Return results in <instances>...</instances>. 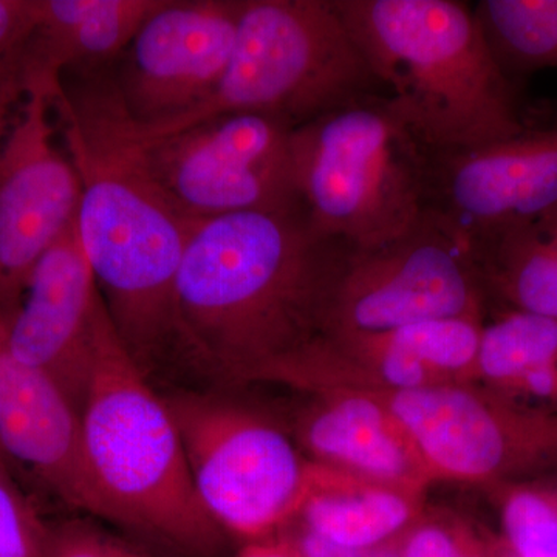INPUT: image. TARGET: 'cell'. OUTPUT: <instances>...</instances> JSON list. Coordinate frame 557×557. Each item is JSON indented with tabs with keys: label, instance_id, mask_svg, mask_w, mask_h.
<instances>
[{
	"label": "cell",
	"instance_id": "1",
	"mask_svg": "<svg viewBox=\"0 0 557 557\" xmlns=\"http://www.w3.org/2000/svg\"><path fill=\"white\" fill-rule=\"evenodd\" d=\"M351 249L302 207L200 220L175 287L182 361L234 386L310 343Z\"/></svg>",
	"mask_w": 557,
	"mask_h": 557
},
{
	"label": "cell",
	"instance_id": "2",
	"mask_svg": "<svg viewBox=\"0 0 557 557\" xmlns=\"http://www.w3.org/2000/svg\"><path fill=\"white\" fill-rule=\"evenodd\" d=\"M65 150L83 197L78 230L110 321L148 375L182 359L175 287L194 220L143 171L121 137L104 81L54 91Z\"/></svg>",
	"mask_w": 557,
	"mask_h": 557
},
{
	"label": "cell",
	"instance_id": "3",
	"mask_svg": "<svg viewBox=\"0 0 557 557\" xmlns=\"http://www.w3.org/2000/svg\"><path fill=\"white\" fill-rule=\"evenodd\" d=\"M388 106L431 153L518 134L530 106L457 0H335Z\"/></svg>",
	"mask_w": 557,
	"mask_h": 557
},
{
	"label": "cell",
	"instance_id": "4",
	"mask_svg": "<svg viewBox=\"0 0 557 557\" xmlns=\"http://www.w3.org/2000/svg\"><path fill=\"white\" fill-rule=\"evenodd\" d=\"M148 379L102 302L81 408L91 483L108 522L183 557H214L225 533L201 505L177 424Z\"/></svg>",
	"mask_w": 557,
	"mask_h": 557
},
{
	"label": "cell",
	"instance_id": "5",
	"mask_svg": "<svg viewBox=\"0 0 557 557\" xmlns=\"http://www.w3.org/2000/svg\"><path fill=\"white\" fill-rule=\"evenodd\" d=\"M386 95L335 0H244L236 46L215 89L177 119L139 126L116 104L127 137L185 129L223 113H260L298 127L348 102Z\"/></svg>",
	"mask_w": 557,
	"mask_h": 557
},
{
	"label": "cell",
	"instance_id": "6",
	"mask_svg": "<svg viewBox=\"0 0 557 557\" xmlns=\"http://www.w3.org/2000/svg\"><path fill=\"white\" fill-rule=\"evenodd\" d=\"M296 189L310 228L369 249L395 239L428 209L431 152L386 95L348 102L293 129Z\"/></svg>",
	"mask_w": 557,
	"mask_h": 557
},
{
	"label": "cell",
	"instance_id": "7",
	"mask_svg": "<svg viewBox=\"0 0 557 557\" xmlns=\"http://www.w3.org/2000/svg\"><path fill=\"white\" fill-rule=\"evenodd\" d=\"M163 397L201 505L244 545L284 533L327 479L288 429L244 403L197 391Z\"/></svg>",
	"mask_w": 557,
	"mask_h": 557
},
{
	"label": "cell",
	"instance_id": "8",
	"mask_svg": "<svg viewBox=\"0 0 557 557\" xmlns=\"http://www.w3.org/2000/svg\"><path fill=\"white\" fill-rule=\"evenodd\" d=\"M113 120L143 171L188 218L302 207L296 189L295 127L260 113H223L160 137L135 139L121 129L109 83Z\"/></svg>",
	"mask_w": 557,
	"mask_h": 557
},
{
	"label": "cell",
	"instance_id": "9",
	"mask_svg": "<svg viewBox=\"0 0 557 557\" xmlns=\"http://www.w3.org/2000/svg\"><path fill=\"white\" fill-rule=\"evenodd\" d=\"M486 299L471 245L426 209L395 239L351 249L322 333L387 332L443 319L483 322Z\"/></svg>",
	"mask_w": 557,
	"mask_h": 557
},
{
	"label": "cell",
	"instance_id": "10",
	"mask_svg": "<svg viewBox=\"0 0 557 557\" xmlns=\"http://www.w3.org/2000/svg\"><path fill=\"white\" fill-rule=\"evenodd\" d=\"M373 394L401 421L435 482L494 491L557 469V413L475 381Z\"/></svg>",
	"mask_w": 557,
	"mask_h": 557
},
{
	"label": "cell",
	"instance_id": "11",
	"mask_svg": "<svg viewBox=\"0 0 557 557\" xmlns=\"http://www.w3.org/2000/svg\"><path fill=\"white\" fill-rule=\"evenodd\" d=\"M61 78L25 67V94L0 146V314L20 307L28 278L78 219L83 185L53 123Z\"/></svg>",
	"mask_w": 557,
	"mask_h": 557
},
{
	"label": "cell",
	"instance_id": "12",
	"mask_svg": "<svg viewBox=\"0 0 557 557\" xmlns=\"http://www.w3.org/2000/svg\"><path fill=\"white\" fill-rule=\"evenodd\" d=\"M483 322L443 319L387 332L321 333L249 383L319 392H399L474 380Z\"/></svg>",
	"mask_w": 557,
	"mask_h": 557
},
{
	"label": "cell",
	"instance_id": "13",
	"mask_svg": "<svg viewBox=\"0 0 557 557\" xmlns=\"http://www.w3.org/2000/svg\"><path fill=\"white\" fill-rule=\"evenodd\" d=\"M244 0H163L109 81L132 123L177 119L215 89L236 46Z\"/></svg>",
	"mask_w": 557,
	"mask_h": 557
},
{
	"label": "cell",
	"instance_id": "14",
	"mask_svg": "<svg viewBox=\"0 0 557 557\" xmlns=\"http://www.w3.org/2000/svg\"><path fill=\"white\" fill-rule=\"evenodd\" d=\"M557 203V110H528L518 134L480 148L431 153L428 209L469 245Z\"/></svg>",
	"mask_w": 557,
	"mask_h": 557
},
{
	"label": "cell",
	"instance_id": "15",
	"mask_svg": "<svg viewBox=\"0 0 557 557\" xmlns=\"http://www.w3.org/2000/svg\"><path fill=\"white\" fill-rule=\"evenodd\" d=\"M101 304L76 219L40 258L20 307L3 318L14 358L49 376L79 413L89 386Z\"/></svg>",
	"mask_w": 557,
	"mask_h": 557
},
{
	"label": "cell",
	"instance_id": "16",
	"mask_svg": "<svg viewBox=\"0 0 557 557\" xmlns=\"http://www.w3.org/2000/svg\"><path fill=\"white\" fill-rule=\"evenodd\" d=\"M0 448L65 507L108 522L84 457L79 410L49 376L14 358L2 314Z\"/></svg>",
	"mask_w": 557,
	"mask_h": 557
},
{
	"label": "cell",
	"instance_id": "17",
	"mask_svg": "<svg viewBox=\"0 0 557 557\" xmlns=\"http://www.w3.org/2000/svg\"><path fill=\"white\" fill-rule=\"evenodd\" d=\"M307 397L288 432L311 461L418 494L434 485L416 443L379 395L332 391Z\"/></svg>",
	"mask_w": 557,
	"mask_h": 557
},
{
	"label": "cell",
	"instance_id": "18",
	"mask_svg": "<svg viewBox=\"0 0 557 557\" xmlns=\"http://www.w3.org/2000/svg\"><path fill=\"white\" fill-rule=\"evenodd\" d=\"M163 0H35L36 28L25 62L51 76L120 60Z\"/></svg>",
	"mask_w": 557,
	"mask_h": 557
},
{
	"label": "cell",
	"instance_id": "19",
	"mask_svg": "<svg viewBox=\"0 0 557 557\" xmlns=\"http://www.w3.org/2000/svg\"><path fill=\"white\" fill-rule=\"evenodd\" d=\"M424 496L330 469L293 523L330 544L368 552L395 544L423 518Z\"/></svg>",
	"mask_w": 557,
	"mask_h": 557
},
{
	"label": "cell",
	"instance_id": "20",
	"mask_svg": "<svg viewBox=\"0 0 557 557\" xmlns=\"http://www.w3.org/2000/svg\"><path fill=\"white\" fill-rule=\"evenodd\" d=\"M475 383L557 413V318L505 309L480 332Z\"/></svg>",
	"mask_w": 557,
	"mask_h": 557
},
{
	"label": "cell",
	"instance_id": "21",
	"mask_svg": "<svg viewBox=\"0 0 557 557\" xmlns=\"http://www.w3.org/2000/svg\"><path fill=\"white\" fill-rule=\"evenodd\" d=\"M471 248L487 298L557 318V203Z\"/></svg>",
	"mask_w": 557,
	"mask_h": 557
},
{
	"label": "cell",
	"instance_id": "22",
	"mask_svg": "<svg viewBox=\"0 0 557 557\" xmlns=\"http://www.w3.org/2000/svg\"><path fill=\"white\" fill-rule=\"evenodd\" d=\"M472 11L509 79L557 69V0H480Z\"/></svg>",
	"mask_w": 557,
	"mask_h": 557
},
{
	"label": "cell",
	"instance_id": "23",
	"mask_svg": "<svg viewBox=\"0 0 557 557\" xmlns=\"http://www.w3.org/2000/svg\"><path fill=\"white\" fill-rule=\"evenodd\" d=\"M544 479L494 490L504 542L515 557H557V483Z\"/></svg>",
	"mask_w": 557,
	"mask_h": 557
},
{
	"label": "cell",
	"instance_id": "24",
	"mask_svg": "<svg viewBox=\"0 0 557 557\" xmlns=\"http://www.w3.org/2000/svg\"><path fill=\"white\" fill-rule=\"evenodd\" d=\"M10 467L0 460V557H46L49 523L22 493Z\"/></svg>",
	"mask_w": 557,
	"mask_h": 557
},
{
	"label": "cell",
	"instance_id": "25",
	"mask_svg": "<svg viewBox=\"0 0 557 557\" xmlns=\"http://www.w3.org/2000/svg\"><path fill=\"white\" fill-rule=\"evenodd\" d=\"M46 557H152L91 520L70 519L49 525Z\"/></svg>",
	"mask_w": 557,
	"mask_h": 557
},
{
	"label": "cell",
	"instance_id": "26",
	"mask_svg": "<svg viewBox=\"0 0 557 557\" xmlns=\"http://www.w3.org/2000/svg\"><path fill=\"white\" fill-rule=\"evenodd\" d=\"M472 531L446 519L423 518L399 537L398 557H463Z\"/></svg>",
	"mask_w": 557,
	"mask_h": 557
},
{
	"label": "cell",
	"instance_id": "27",
	"mask_svg": "<svg viewBox=\"0 0 557 557\" xmlns=\"http://www.w3.org/2000/svg\"><path fill=\"white\" fill-rule=\"evenodd\" d=\"M35 28V0H0V62L25 49Z\"/></svg>",
	"mask_w": 557,
	"mask_h": 557
},
{
	"label": "cell",
	"instance_id": "28",
	"mask_svg": "<svg viewBox=\"0 0 557 557\" xmlns=\"http://www.w3.org/2000/svg\"><path fill=\"white\" fill-rule=\"evenodd\" d=\"M25 51L27 47L0 62V146L24 98Z\"/></svg>",
	"mask_w": 557,
	"mask_h": 557
},
{
	"label": "cell",
	"instance_id": "29",
	"mask_svg": "<svg viewBox=\"0 0 557 557\" xmlns=\"http://www.w3.org/2000/svg\"><path fill=\"white\" fill-rule=\"evenodd\" d=\"M236 557H306L287 539L277 536L267 541L251 542L242 547Z\"/></svg>",
	"mask_w": 557,
	"mask_h": 557
},
{
	"label": "cell",
	"instance_id": "30",
	"mask_svg": "<svg viewBox=\"0 0 557 557\" xmlns=\"http://www.w3.org/2000/svg\"><path fill=\"white\" fill-rule=\"evenodd\" d=\"M507 556V545H490L485 539H480L478 534H472L467 553L463 557H505Z\"/></svg>",
	"mask_w": 557,
	"mask_h": 557
},
{
	"label": "cell",
	"instance_id": "31",
	"mask_svg": "<svg viewBox=\"0 0 557 557\" xmlns=\"http://www.w3.org/2000/svg\"><path fill=\"white\" fill-rule=\"evenodd\" d=\"M361 557H398L397 542H395V544L384 545V547L362 552Z\"/></svg>",
	"mask_w": 557,
	"mask_h": 557
},
{
	"label": "cell",
	"instance_id": "32",
	"mask_svg": "<svg viewBox=\"0 0 557 557\" xmlns=\"http://www.w3.org/2000/svg\"><path fill=\"white\" fill-rule=\"evenodd\" d=\"M0 460L7 461V463L11 465V461L9 460V457L5 456V453H3L2 448H0Z\"/></svg>",
	"mask_w": 557,
	"mask_h": 557
}]
</instances>
